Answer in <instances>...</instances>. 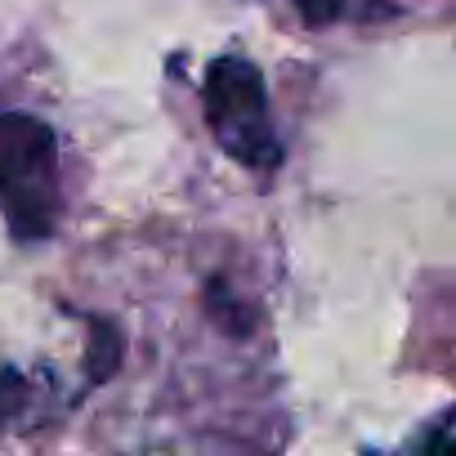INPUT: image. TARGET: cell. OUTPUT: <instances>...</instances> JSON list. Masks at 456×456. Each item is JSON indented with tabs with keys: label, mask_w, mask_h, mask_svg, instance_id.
Masks as SVG:
<instances>
[{
	"label": "cell",
	"mask_w": 456,
	"mask_h": 456,
	"mask_svg": "<svg viewBox=\"0 0 456 456\" xmlns=\"http://www.w3.org/2000/svg\"><path fill=\"white\" fill-rule=\"evenodd\" d=\"M300 14L309 23H331L345 14V0H300Z\"/></svg>",
	"instance_id": "cell-4"
},
{
	"label": "cell",
	"mask_w": 456,
	"mask_h": 456,
	"mask_svg": "<svg viewBox=\"0 0 456 456\" xmlns=\"http://www.w3.org/2000/svg\"><path fill=\"white\" fill-rule=\"evenodd\" d=\"M59 139L32 112H0V215L19 242H45L59 228Z\"/></svg>",
	"instance_id": "cell-1"
},
{
	"label": "cell",
	"mask_w": 456,
	"mask_h": 456,
	"mask_svg": "<svg viewBox=\"0 0 456 456\" xmlns=\"http://www.w3.org/2000/svg\"><path fill=\"white\" fill-rule=\"evenodd\" d=\"M23 398H28V380H23L19 371L0 376V429H5V425L23 411Z\"/></svg>",
	"instance_id": "cell-3"
},
{
	"label": "cell",
	"mask_w": 456,
	"mask_h": 456,
	"mask_svg": "<svg viewBox=\"0 0 456 456\" xmlns=\"http://www.w3.org/2000/svg\"><path fill=\"white\" fill-rule=\"evenodd\" d=\"M201 103H206V126L215 130L219 148L233 161L251 170L282 166V139L269 117V90L251 59H238V54L215 59L206 68Z\"/></svg>",
	"instance_id": "cell-2"
}]
</instances>
